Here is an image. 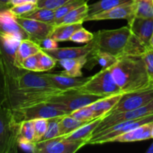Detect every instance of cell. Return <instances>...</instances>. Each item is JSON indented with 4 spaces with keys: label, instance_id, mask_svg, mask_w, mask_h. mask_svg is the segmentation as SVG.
Masks as SVG:
<instances>
[{
    "label": "cell",
    "instance_id": "6da1fadb",
    "mask_svg": "<svg viewBox=\"0 0 153 153\" xmlns=\"http://www.w3.org/2000/svg\"><path fill=\"white\" fill-rule=\"evenodd\" d=\"M94 50L120 58L123 55H142L149 47L133 34L128 25L116 29H103L94 33L91 40Z\"/></svg>",
    "mask_w": 153,
    "mask_h": 153
},
{
    "label": "cell",
    "instance_id": "8992f818",
    "mask_svg": "<svg viewBox=\"0 0 153 153\" xmlns=\"http://www.w3.org/2000/svg\"><path fill=\"white\" fill-rule=\"evenodd\" d=\"M151 122H153V114L143 117L138 119L119 123L93 136L88 140L87 144H103L109 143L111 139L114 138L117 136L128 132L143 124Z\"/></svg>",
    "mask_w": 153,
    "mask_h": 153
},
{
    "label": "cell",
    "instance_id": "ab89813d",
    "mask_svg": "<svg viewBox=\"0 0 153 153\" xmlns=\"http://www.w3.org/2000/svg\"><path fill=\"white\" fill-rule=\"evenodd\" d=\"M141 56L145 63L151 83L153 84V49L149 47Z\"/></svg>",
    "mask_w": 153,
    "mask_h": 153
},
{
    "label": "cell",
    "instance_id": "ba28073f",
    "mask_svg": "<svg viewBox=\"0 0 153 153\" xmlns=\"http://www.w3.org/2000/svg\"><path fill=\"white\" fill-rule=\"evenodd\" d=\"M151 114H153V100L148 104H146V105L142 106V107L134 109V110L117 112V113L108 114L103 117L100 124L95 128V130L93 132L92 137L117 123L124 122V121L138 119V118Z\"/></svg>",
    "mask_w": 153,
    "mask_h": 153
},
{
    "label": "cell",
    "instance_id": "7bdbcfd3",
    "mask_svg": "<svg viewBox=\"0 0 153 153\" xmlns=\"http://www.w3.org/2000/svg\"><path fill=\"white\" fill-rule=\"evenodd\" d=\"M37 44L40 46V47L43 50H51V49H56L58 47V42L49 37L41 40Z\"/></svg>",
    "mask_w": 153,
    "mask_h": 153
},
{
    "label": "cell",
    "instance_id": "681fc988",
    "mask_svg": "<svg viewBox=\"0 0 153 153\" xmlns=\"http://www.w3.org/2000/svg\"><path fill=\"white\" fill-rule=\"evenodd\" d=\"M151 135H152V138L153 139V126H152V131H151Z\"/></svg>",
    "mask_w": 153,
    "mask_h": 153
},
{
    "label": "cell",
    "instance_id": "bcb514c9",
    "mask_svg": "<svg viewBox=\"0 0 153 153\" xmlns=\"http://www.w3.org/2000/svg\"><path fill=\"white\" fill-rule=\"evenodd\" d=\"M146 153H153V143L150 145V146L148 148L147 150L146 151Z\"/></svg>",
    "mask_w": 153,
    "mask_h": 153
},
{
    "label": "cell",
    "instance_id": "d6a6232c",
    "mask_svg": "<svg viewBox=\"0 0 153 153\" xmlns=\"http://www.w3.org/2000/svg\"><path fill=\"white\" fill-rule=\"evenodd\" d=\"M88 0H72V1H68L66 4H63L62 6L59 7L58 8L55 10V22L61 19V18L64 17L66 14L73 10L74 8L77 7L78 6L81 5L83 3L87 2Z\"/></svg>",
    "mask_w": 153,
    "mask_h": 153
},
{
    "label": "cell",
    "instance_id": "f546056e",
    "mask_svg": "<svg viewBox=\"0 0 153 153\" xmlns=\"http://www.w3.org/2000/svg\"><path fill=\"white\" fill-rule=\"evenodd\" d=\"M134 16L142 18L153 17V0H134Z\"/></svg>",
    "mask_w": 153,
    "mask_h": 153
},
{
    "label": "cell",
    "instance_id": "e575fe53",
    "mask_svg": "<svg viewBox=\"0 0 153 153\" xmlns=\"http://www.w3.org/2000/svg\"><path fill=\"white\" fill-rule=\"evenodd\" d=\"M37 7V3L27 2L22 4L13 5L9 8V10L16 16H23L28 14L30 12L33 11Z\"/></svg>",
    "mask_w": 153,
    "mask_h": 153
},
{
    "label": "cell",
    "instance_id": "83f0119b",
    "mask_svg": "<svg viewBox=\"0 0 153 153\" xmlns=\"http://www.w3.org/2000/svg\"><path fill=\"white\" fill-rule=\"evenodd\" d=\"M8 100V87L5 66L0 46V105H7Z\"/></svg>",
    "mask_w": 153,
    "mask_h": 153
},
{
    "label": "cell",
    "instance_id": "9a60e30c",
    "mask_svg": "<svg viewBox=\"0 0 153 153\" xmlns=\"http://www.w3.org/2000/svg\"><path fill=\"white\" fill-rule=\"evenodd\" d=\"M131 32L145 46L149 47V42L153 34V17L142 18L134 16L128 22Z\"/></svg>",
    "mask_w": 153,
    "mask_h": 153
},
{
    "label": "cell",
    "instance_id": "d6986e66",
    "mask_svg": "<svg viewBox=\"0 0 153 153\" xmlns=\"http://www.w3.org/2000/svg\"><path fill=\"white\" fill-rule=\"evenodd\" d=\"M104 117H100L85 124L70 134L65 136H60V137H63L66 140H72V141L85 142L87 144L88 140L92 137L94 131L97 128V126L100 124V123L101 122Z\"/></svg>",
    "mask_w": 153,
    "mask_h": 153
},
{
    "label": "cell",
    "instance_id": "4dcf8cb0",
    "mask_svg": "<svg viewBox=\"0 0 153 153\" xmlns=\"http://www.w3.org/2000/svg\"><path fill=\"white\" fill-rule=\"evenodd\" d=\"M69 115L79 120L85 121V122H90V121L94 120L100 117L89 105L85 106V107H82L77 110L73 111Z\"/></svg>",
    "mask_w": 153,
    "mask_h": 153
},
{
    "label": "cell",
    "instance_id": "9c48e42d",
    "mask_svg": "<svg viewBox=\"0 0 153 153\" xmlns=\"http://www.w3.org/2000/svg\"><path fill=\"white\" fill-rule=\"evenodd\" d=\"M153 100V85L149 88L123 94L116 105L108 114L117 112L127 111L146 105ZM107 114V115H108Z\"/></svg>",
    "mask_w": 153,
    "mask_h": 153
},
{
    "label": "cell",
    "instance_id": "4fadbf2b",
    "mask_svg": "<svg viewBox=\"0 0 153 153\" xmlns=\"http://www.w3.org/2000/svg\"><path fill=\"white\" fill-rule=\"evenodd\" d=\"M134 0L131 2L120 4L111 9L96 13L91 16H88L85 22L90 21H100L105 19H126L128 22L134 17Z\"/></svg>",
    "mask_w": 153,
    "mask_h": 153
},
{
    "label": "cell",
    "instance_id": "8d00e7d4",
    "mask_svg": "<svg viewBox=\"0 0 153 153\" xmlns=\"http://www.w3.org/2000/svg\"><path fill=\"white\" fill-rule=\"evenodd\" d=\"M34 127V142L40 141L44 136L48 127V120L43 119H35L33 120Z\"/></svg>",
    "mask_w": 153,
    "mask_h": 153
},
{
    "label": "cell",
    "instance_id": "b9f144b4",
    "mask_svg": "<svg viewBox=\"0 0 153 153\" xmlns=\"http://www.w3.org/2000/svg\"><path fill=\"white\" fill-rule=\"evenodd\" d=\"M17 146L21 150L24 151L25 152H37V144H36L35 142L27 140L24 137H19L17 140Z\"/></svg>",
    "mask_w": 153,
    "mask_h": 153
},
{
    "label": "cell",
    "instance_id": "30bf717a",
    "mask_svg": "<svg viewBox=\"0 0 153 153\" xmlns=\"http://www.w3.org/2000/svg\"><path fill=\"white\" fill-rule=\"evenodd\" d=\"M56 89L44 74L23 70L8 85V94L13 90Z\"/></svg>",
    "mask_w": 153,
    "mask_h": 153
},
{
    "label": "cell",
    "instance_id": "f1b7e54d",
    "mask_svg": "<svg viewBox=\"0 0 153 153\" xmlns=\"http://www.w3.org/2000/svg\"><path fill=\"white\" fill-rule=\"evenodd\" d=\"M24 17L36 19L43 22L54 24L55 22V10L47 8H40L37 7L34 10L30 12L28 14L23 16Z\"/></svg>",
    "mask_w": 153,
    "mask_h": 153
},
{
    "label": "cell",
    "instance_id": "8fae6325",
    "mask_svg": "<svg viewBox=\"0 0 153 153\" xmlns=\"http://www.w3.org/2000/svg\"><path fill=\"white\" fill-rule=\"evenodd\" d=\"M38 153H74L86 145L85 142L72 141L61 137H55L46 140H41L37 143Z\"/></svg>",
    "mask_w": 153,
    "mask_h": 153
},
{
    "label": "cell",
    "instance_id": "ffe728a7",
    "mask_svg": "<svg viewBox=\"0 0 153 153\" xmlns=\"http://www.w3.org/2000/svg\"><path fill=\"white\" fill-rule=\"evenodd\" d=\"M88 62V56L76 58H66L58 61V63L63 67L61 72L66 76L73 77H82V70Z\"/></svg>",
    "mask_w": 153,
    "mask_h": 153
},
{
    "label": "cell",
    "instance_id": "d4e9b609",
    "mask_svg": "<svg viewBox=\"0 0 153 153\" xmlns=\"http://www.w3.org/2000/svg\"><path fill=\"white\" fill-rule=\"evenodd\" d=\"M133 0H100L93 4H88V16H91L96 13H101L120 4L131 2ZM87 16V17H88Z\"/></svg>",
    "mask_w": 153,
    "mask_h": 153
},
{
    "label": "cell",
    "instance_id": "1f68e13d",
    "mask_svg": "<svg viewBox=\"0 0 153 153\" xmlns=\"http://www.w3.org/2000/svg\"><path fill=\"white\" fill-rule=\"evenodd\" d=\"M62 117L63 116L55 117L48 119L47 130L41 140H49V139H53L61 136L60 135V121Z\"/></svg>",
    "mask_w": 153,
    "mask_h": 153
},
{
    "label": "cell",
    "instance_id": "ac0fdd59",
    "mask_svg": "<svg viewBox=\"0 0 153 153\" xmlns=\"http://www.w3.org/2000/svg\"><path fill=\"white\" fill-rule=\"evenodd\" d=\"M153 126V122L145 123L134 129L126 132L124 134L117 136L111 139L109 143L118 142V143H130V142L142 141L152 138L151 131Z\"/></svg>",
    "mask_w": 153,
    "mask_h": 153
},
{
    "label": "cell",
    "instance_id": "5bb4252c",
    "mask_svg": "<svg viewBox=\"0 0 153 153\" xmlns=\"http://www.w3.org/2000/svg\"><path fill=\"white\" fill-rule=\"evenodd\" d=\"M52 86L63 91L77 90L84 85L90 77H73L63 73H44Z\"/></svg>",
    "mask_w": 153,
    "mask_h": 153
},
{
    "label": "cell",
    "instance_id": "cb8c5ba5",
    "mask_svg": "<svg viewBox=\"0 0 153 153\" xmlns=\"http://www.w3.org/2000/svg\"><path fill=\"white\" fill-rule=\"evenodd\" d=\"M83 23L64 24V25H55L53 30L49 37L56 40L57 42L68 41L70 40L73 34L82 28Z\"/></svg>",
    "mask_w": 153,
    "mask_h": 153
},
{
    "label": "cell",
    "instance_id": "7402d4cb",
    "mask_svg": "<svg viewBox=\"0 0 153 153\" xmlns=\"http://www.w3.org/2000/svg\"><path fill=\"white\" fill-rule=\"evenodd\" d=\"M88 16V4L83 3L81 5L72 10L66 14L64 17L55 22V25H64V24H76L83 23L85 19Z\"/></svg>",
    "mask_w": 153,
    "mask_h": 153
},
{
    "label": "cell",
    "instance_id": "7a4b0ae2",
    "mask_svg": "<svg viewBox=\"0 0 153 153\" xmlns=\"http://www.w3.org/2000/svg\"><path fill=\"white\" fill-rule=\"evenodd\" d=\"M112 76L123 94L152 86L141 55H123L111 67Z\"/></svg>",
    "mask_w": 153,
    "mask_h": 153
},
{
    "label": "cell",
    "instance_id": "2e32d148",
    "mask_svg": "<svg viewBox=\"0 0 153 153\" xmlns=\"http://www.w3.org/2000/svg\"><path fill=\"white\" fill-rule=\"evenodd\" d=\"M94 46L92 41L87 43L85 46L79 47H58L51 50H43L46 53L53 57L57 61L66 58H76L80 57H87L94 51ZM43 50V49H42Z\"/></svg>",
    "mask_w": 153,
    "mask_h": 153
},
{
    "label": "cell",
    "instance_id": "44dd1931",
    "mask_svg": "<svg viewBox=\"0 0 153 153\" xmlns=\"http://www.w3.org/2000/svg\"><path fill=\"white\" fill-rule=\"evenodd\" d=\"M40 51H41V48L33 40L30 39L22 40L16 52V58H15L16 67L20 69V64L24 59L31 55L37 54Z\"/></svg>",
    "mask_w": 153,
    "mask_h": 153
},
{
    "label": "cell",
    "instance_id": "c3c4849f",
    "mask_svg": "<svg viewBox=\"0 0 153 153\" xmlns=\"http://www.w3.org/2000/svg\"><path fill=\"white\" fill-rule=\"evenodd\" d=\"M5 10V9H4V7H3L2 6H1V4H0V10Z\"/></svg>",
    "mask_w": 153,
    "mask_h": 153
},
{
    "label": "cell",
    "instance_id": "7dc6e473",
    "mask_svg": "<svg viewBox=\"0 0 153 153\" xmlns=\"http://www.w3.org/2000/svg\"><path fill=\"white\" fill-rule=\"evenodd\" d=\"M149 47L152 48V49H153V34H152V37H151V39H150V42H149Z\"/></svg>",
    "mask_w": 153,
    "mask_h": 153
},
{
    "label": "cell",
    "instance_id": "7c38bea8",
    "mask_svg": "<svg viewBox=\"0 0 153 153\" xmlns=\"http://www.w3.org/2000/svg\"><path fill=\"white\" fill-rule=\"evenodd\" d=\"M16 21L27 33L28 38L37 43L49 37L55 27L54 24L43 22L24 16H16Z\"/></svg>",
    "mask_w": 153,
    "mask_h": 153
},
{
    "label": "cell",
    "instance_id": "836d02e7",
    "mask_svg": "<svg viewBox=\"0 0 153 153\" xmlns=\"http://www.w3.org/2000/svg\"><path fill=\"white\" fill-rule=\"evenodd\" d=\"M57 62L58 61L56 59L42 49L39 52V65H40V73L51 70L56 66Z\"/></svg>",
    "mask_w": 153,
    "mask_h": 153
},
{
    "label": "cell",
    "instance_id": "ee69618b",
    "mask_svg": "<svg viewBox=\"0 0 153 153\" xmlns=\"http://www.w3.org/2000/svg\"><path fill=\"white\" fill-rule=\"evenodd\" d=\"M27 2H34L37 3V0H10L9 2V6L10 7L13 5H16V4H22V3H27Z\"/></svg>",
    "mask_w": 153,
    "mask_h": 153
},
{
    "label": "cell",
    "instance_id": "d590c367",
    "mask_svg": "<svg viewBox=\"0 0 153 153\" xmlns=\"http://www.w3.org/2000/svg\"><path fill=\"white\" fill-rule=\"evenodd\" d=\"M19 137L34 142V127L33 120H24L20 123Z\"/></svg>",
    "mask_w": 153,
    "mask_h": 153
},
{
    "label": "cell",
    "instance_id": "f35d334b",
    "mask_svg": "<svg viewBox=\"0 0 153 153\" xmlns=\"http://www.w3.org/2000/svg\"><path fill=\"white\" fill-rule=\"evenodd\" d=\"M93 38H94V33L90 32L89 31L82 27L72 35L70 40L78 43H88L91 42Z\"/></svg>",
    "mask_w": 153,
    "mask_h": 153
},
{
    "label": "cell",
    "instance_id": "60d3db41",
    "mask_svg": "<svg viewBox=\"0 0 153 153\" xmlns=\"http://www.w3.org/2000/svg\"><path fill=\"white\" fill-rule=\"evenodd\" d=\"M72 0H37V7L54 10Z\"/></svg>",
    "mask_w": 153,
    "mask_h": 153
},
{
    "label": "cell",
    "instance_id": "4316f807",
    "mask_svg": "<svg viewBox=\"0 0 153 153\" xmlns=\"http://www.w3.org/2000/svg\"><path fill=\"white\" fill-rule=\"evenodd\" d=\"M118 58L106 52L94 50L88 56V60H91L94 64H100L102 68L111 67L117 61Z\"/></svg>",
    "mask_w": 153,
    "mask_h": 153
},
{
    "label": "cell",
    "instance_id": "603a6c76",
    "mask_svg": "<svg viewBox=\"0 0 153 153\" xmlns=\"http://www.w3.org/2000/svg\"><path fill=\"white\" fill-rule=\"evenodd\" d=\"M123 94H117L109 97H103L95 102L89 105V106L99 116H106L108 113L110 112L119 102Z\"/></svg>",
    "mask_w": 153,
    "mask_h": 153
},
{
    "label": "cell",
    "instance_id": "52a82bcc",
    "mask_svg": "<svg viewBox=\"0 0 153 153\" xmlns=\"http://www.w3.org/2000/svg\"><path fill=\"white\" fill-rule=\"evenodd\" d=\"M13 110V109H12ZM16 117L19 122L24 120H33L35 119H50L55 117H61L70 114L67 111L56 107L49 102H41L28 107L13 110Z\"/></svg>",
    "mask_w": 153,
    "mask_h": 153
},
{
    "label": "cell",
    "instance_id": "f6af8a7d",
    "mask_svg": "<svg viewBox=\"0 0 153 153\" xmlns=\"http://www.w3.org/2000/svg\"><path fill=\"white\" fill-rule=\"evenodd\" d=\"M10 0H0V4L4 7V9H8L10 8L9 6V2Z\"/></svg>",
    "mask_w": 153,
    "mask_h": 153
},
{
    "label": "cell",
    "instance_id": "5b68a950",
    "mask_svg": "<svg viewBox=\"0 0 153 153\" xmlns=\"http://www.w3.org/2000/svg\"><path fill=\"white\" fill-rule=\"evenodd\" d=\"M103 97L82 92L78 90L63 91L54 96L48 101L49 103L55 105L56 107L71 113L85 106L89 105Z\"/></svg>",
    "mask_w": 153,
    "mask_h": 153
},
{
    "label": "cell",
    "instance_id": "277c9868",
    "mask_svg": "<svg viewBox=\"0 0 153 153\" xmlns=\"http://www.w3.org/2000/svg\"><path fill=\"white\" fill-rule=\"evenodd\" d=\"M77 90L102 97L123 94L112 76L111 67L102 68L100 72L90 77L89 79Z\"/></svg>",
    "mask_w": 153,
    "mask_h": 153
},
{
    "label": "cell",
    "instance_id": "484cf974",
    "mask_svg": "<svg viewBox=\"0 0 153 153\" xmlns=\"http://www.w3.org/2000/svg\"><path fill=\"white\" fill-rule=\"evenodd\" d=\"M88 123L89 122L79 120L69 114L63 116L60 121V135H67Z\"/></svg>",
    "mask_w": 153,
    "mask_h": 153
},
{
    "label": "cell",
    "instance_id": "3957f363",
    "mask_svg": "<svg viewBox=\"0 0 153 153\" xmlns=\"http://www.w3.org/2000/svg\"><path fill=\"white\" fill-rule=\"evenodd\" d=\"M20 123L10 107L0 105V153L17 152Z\"/></svg>",
    "mask_w": 153,
    "mask_h": 153
},
{
    "label": "cell",
    "instance_id": "e0dca14e",
    "mask_svg": "<svg viewBox=\"0 0 153 153\" xmlns=\"http://www.w3.org/2000/svg\"><path fill=\"white\" fill-rule=\"evenodd\" d=\"M0 32L14 34L22 40L29 39L27 33L16 21V16L9 8L0 10Z\"/></svg>",
    "mask_w": 153,
    "mask_h": 153
},
{
    "label": "cell",
    "instance_id": "74e56055",
    "mask_svg": "<svg viewBox=\"0 0 153 153\" xmlns=\"http://www.w3.org/2000/svg\"><path fill=\"white\" fill-rule=\"evenodd\" d=\"M20 69L28 71L40 73L39 65V52L24 59L20 64Z\"/></svg>",
    "mask_w": 153,
    "mask_h": 153
}]
</instances>
